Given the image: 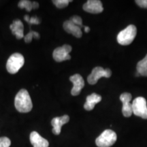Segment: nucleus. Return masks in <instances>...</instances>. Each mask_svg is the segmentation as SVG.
Listing matches in <instances>:
<instances>
[{
	"mask_svg": "<svg viewBox=\"0 0 147 147\" xmlns=\"http://www.w3.org/2000/svg\"><path fill=\"white\" fill-rule=\"evenodd\" d=\"M18 8L21 9L25 8V10L28 12L32 10V9H34V5H33V1H29V0H22L18 2Z\"/></svg>",
	"mask_w": 147,
	"mask_h": 147,
	"instance_id": "nucleus-17",
	"label": "nucleus"
},
{
	"mask_svg": "<svg viewBox=\"0 0 147 147\" xmlns=\"http://www.w3.org/2000/svg\"><path fill=\"white\" fill-rule=\"evenodd\" d=\"M71 1L70 0H55V1H53V3L56 5L57 8H64L67 7Z\"/></svg>",
	"mask_w": 147,
	"mask_h": 147,
	"instance_id": "nucleus-19",
	"label": "nucleus"
},
{
	"mask_svg": "<svg viewBox=\"0 0 147 147\" xmlns=\"http://www.w3.org/2000/svg\"><path fill=\"white\" fill-rule=\"evenodd\" d=\"M136 3L141 8H147V0H137Z\"/></svg>",
	"mask_w": 147,
	"mask_h": 147,
	"instance_id": "nucleus-22",
	"label": "nucleus"
},
{
	"mask_svg": "<svg viewBox=\"0 0 147 147\" xmlns=\"http://www.w3.org/2000/svg\"><path fill=\"white\" fill-rule=\"evenodd\" d=\"M137 34L136 27L130 25L119 32L117 36V42L123 46H127L132 43Z\"/></svg>",
	"mask_w": 147,
	"mask_h": 147,
	"instance_id": "nucleus-2",
	"label": "nucleus"
},
{
	"mask_svg": "<svg viewBox=\"0 0 147 147\" xmlns=\"http://www.w3.org/2000/svg\"><path fill=\"white\" fill-rule=\"evenodd\" d=\"M10 28L12 33L17 39H21L24 38V26L22 21L19 19H16L10 25Z\"/></svg>",
	"mask_w": 147,
	"mask_h": 147,
	"instance_id": "nucleus-14",
	"label": "nucleus"
},
{
	"mask_svg": "<svg viewBox=\"0 0 147 147\" xmlns=\"http://www.w3.org/2000/svg\"><path fill=\"white\" fill-rule=\"evenodd\" d=\"M111 75L112 71L110 69H104L102 67H95L88 76L87 81L90 84H95L102 77L110 78Z\"/></svg>",
	"mask_w": 147,
	"mask_h": 147,
	"instance_id": "nucleus-6",
	"label": "nucleus"
},
{
	"mask_svg": "<svg viewBox=\"0 0 147 147\" xmlns=\"http://www.w3.org/2000/svg\"><path fill=\"white\" fill-rule=\"evenodd\" d=\"M30 142L34 147H49L47 140L42 138L38 132L32 131L30 134Z\"/></svg>",
	"mask_w": 147,
	"mask_h": 147,
	"instance_id": "nucleus-13",
	"label": "nucleus"
},
{
	"mask_svg": "<svg viewBox=\"0 0 147 147\" xmlns=\"http://www.w3.org/2000/svg\"><path fill=\"white\" fill-rule=\"evenodd\" d=\"M102 100V97L96 93H92L87 97L86 102L84 105V108L87 111H90L94 108L95 104H98Z\"/></svg>",
	"mask_w": 147,
	"mask_h": 147,
	"instance_id": "nucleus-15",
	"label": "nucleus"
},
{
	"mask_svg": "<svg viewBox=\"0 0 147 147\" xmlns=\"http://www.w3.org/2000/svg\"><path fill=\"white\" fill-rule=\"evenodd\" d=\"M11 145L10 140L7 137L0 138V147H10Z\"/></svg>",
	"mask_w": 147,
	"mask_h": 147,
	"instance_id": "nucleus-21",
	"label": "nucleus"
},
{
	"mask_svg": "<svg viewBox=\"0 0 147 147\" xmlns=\"http://www.w3.org/2000/svg\"><path fill=\"white\" fill-rule=\"evenodd\" d=\"M40 23V20L38 17H32L30 18L29 21V24H36L38 25Z\"/></svg>",
	"mask_w": 147,
	"mask_h": 147,
	"instance_id": "nucleus-23",
	"label": "nucleus"
},
{
	"mask_svg": "<svg viewBox=\"0 0 147 147\" xmlns=\"http://www.w3.org/2000/svg\"><path fill=\"white\" fill-rule=\"evenodd\" d=\"M84 32H85L86 33H89L90 32V28L89 27L87 26H84Z\"/></svg>",
	"mask_w": 147,
	"mask_h": 147,
	"instance_id": "nucleus-24",
	"label": "nucleus"
},
{
	"mask_svg": "<svg viewBox=\"0 0 147 147\" xmlns=\"http://www.w3.org/2000/svg\"><path fill=\"white\" fill-rule=\"evenodd\" d=\"M14 106L19 113H29L33 108V103L29 92L26 89H21L14 99Z\"/></svg>",
	"mask_w": 147,
	"mask_h": 147,
	"instance_id": "nucleus-1",
	"label": "nucleus"
},
{
	"mask_svg": "<svg viewBox=\"0 0 147 147\" xmlns=\"http://www.w3.org/2000/svg\"><path fill=\"white\" fill-rule=\"evenodd\" d=\"M69 117L68 115H63L60 117H55L51 121V125L53 126V133L55 135L60 134L61 127L63 125L69 122Z\"/></svg>",
	"mask_w": 147,
	"mask_h": 147,
	"instance_id": "nucleus-11",
	"label": "nucleus"
},
{
	"mask_svg": "<svg viewBox=\"0 0 147 147\" xmlns=\"http://www.w3.org/2000/svg\"><path fill=\"white\" fill-rule=\"evenodd\" d=\"M137 72L143 76H147V55L137 64Z\"/></svg>",
	"mask_w": 147,
	"mask_h": 147,
	"instance_id": "nucleus-16",
	"label": "nucleus"
},
{
	"mask_svg": "<svg viewBox=\"0 0 147 147\" xmlns=\"http://www.w3.org/2000/svg\"><path fill=\"white\" fill-rule=\"evenodd\" d=\"M132 111L136 116L147 119V104L146 99L138 97L132 102Z\"/></svg>",
	"mask_w": 147,
	"mask_h": 147,
	"instance_id": "nucleus-5",
	"label": "nucleus"
},
{
	"mask_svg": "<svg viewBox=\"0 0 147 147\" xmlns=\"http://www.w3.org/2000/svg\"><path fill=\"white\" fill-rule=\"evenodd\" d=\"M69 80L74 84L73 88L71 89V94L73 96L78 95L84 86V81L83 78L78 74H76L70 76Z\"/></svg>",
	"mask_w": 147,
	"mask_h": 147,
	"instance_id": "nucleus-9",
	"label": "nucleus"
},
{
	"mask_svg": "<svg viewBox=\"0 0 147 147\" xmlns=\"http://www.w3.org/2000/svg\"><path fill=\"white\" fill-rule=\"evenodd\" d=\"M35 38L36 39H39L40 38V34L36 32H33V31H30L26 36H24V40L26 43H30L32 42V38Z\"/></svg>",
	"mask_w": 147,
	"mask_h": 147,
	"instance_id": "nucleus-18",
	"label": "nucleus"
},
{
	"mask_svg": "<svg viewBox=\"0 0 147 147\" xmlns=\"http://www.w3.org/2000/svg\"><path fill=\"white\" fill-rule=\"evenodd\" d=\"M69 20H70V21L72 22L73 23H74L75 25H78V27H80V28H81V27H84L83 25H82V18H81V17H80L79 16H76V15L73 16L72 17L70 18V19H69Z\"/></svg>",
	"mask_w": 147,
	"mask_h": 147,
	"instance_id": "nucleus-20",
	"label": "nucleus"
},
{
	"mask_svg": "<svg viewBox=\"0 0 147 147\" xmlns=\"http://www.w3.org/2000/svg\"><path fill=\"white\" fill-rule=\"evenodd\" d=\"M25 63V58L21 53H14L7 61L6 69L10 74H14L17 73L23 67Z\"/></svg>",
	"mask_w": 147,
	"mask_h": 147,
	"instance_id": "nucleus-3",
	"label": "nucleus"
},
{
	"mask_svg": "<svg viewBox=\"0 0 147 147\" xmlns=\"http://www.w3.org/2000/svg\"><path fill=\"white\" fill-rule=\"evenodd\" d=\"M71 51V47L68 45H64L62 47L55 49L53 53V57L57 62H61L71 59L69 53Z\"/></svg>",
	"mask_w": 147,
	"mask_h": 147,
	"instance_id": "nucleus-7",
	"label": "nucleus"
},
{
	"mask_svg": "<svg viewBox=\"0 0 147 147\" xmlns=\"http://www.w3.org/2000/svg\"><path fill=\"white\" fill-rule=\"evenodd\" d=\"M83 10L91 14H99L103 12L102 1L100 0H89L83 5Z\"/></svg>",
	"mask_w": 147,
	"mask_h": 147,
	"instance_id": "nucleus-10",
	"label": "nucleus"
},
{
	"mask_svg": "<svg viewBox=\"0 0 147 147\" xmlns=\"http://www.w3.org/2000/svg\"><path fill=\"white\" fill-rule=\"evenodd\" d=\"M117 134L111 129H106L97 138L95 143L98 147H110L117 141Z\"/></svg>",
	"mask_w": 147,
	"mask_h": 147,
	"instance_id": "nucleus-4",
	"label": "nucleus"
},
{
	"mask_svg": "<svg viewBox=\"0 0 147 147\" xmlns=\"http://www.w3.org/2000/svg\"><path fill=\"white\" fill-rule=\"evenodd\" d=\"M131 97V95L129 93H123L120 96V100L123 103L122 113L124 117H131V115L133 114L132 104L130 103Z\"/></svg>",
	"mask_w": 147,
	"mask_h": 147,
	"instance_id": "nucleus-8",
	"label": "nucleus"
},
{
	"mask_svg": "<svg viewBox=\"0 0 147 147\" xmlns=\"http://www.w3.org/2000/svg\"><path fill=\"white\" fill-rule=\"evenodd\" d=\"M63 29H65L66 32L69 33V34H72L74 36L76 37V38H81L82 36V32L81 28L78 27V25H75L70 20L66 21L63 23Z\"/></svg>",
	"mask_w": 147,
	"mask_h": 147,
	"instance_id": "nucleus-12",
	"label": "nucleus"
}]
</instances>
